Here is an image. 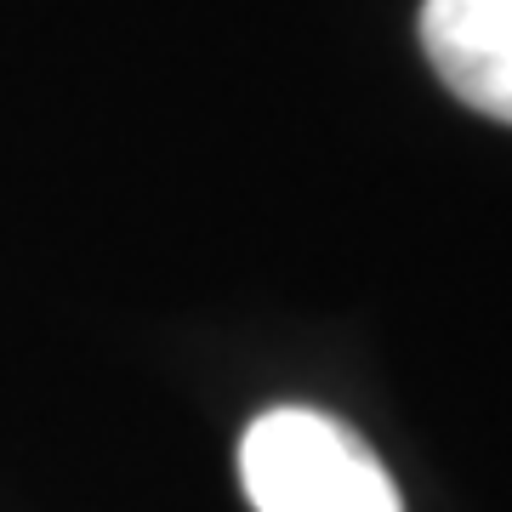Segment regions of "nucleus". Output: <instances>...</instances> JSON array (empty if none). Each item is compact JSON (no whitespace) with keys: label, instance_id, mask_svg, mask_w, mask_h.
<instances>
[{"label":"nucleus","instance_id":"f257e3e1","mask_svg":"<svg viewBox=\"0 0 512 512\" xmlns=\"http://www.w3.org/2000/svg\"><path fill=\"white\" fill-rule=\"evenodd\" d=\"M239 484L256 512H404L376 450L308 404L262 410L245 427Z\"/></svg>","mask_w":512,"mask_h":512},{"label":"nucleus","instance_id":"f03ea898","mask_svg":"<svg viewBox=\"0 0 512 512\" xmlns=\"http://www.w3.org/2000/svg\"><path fill=\"white\" fill-rule=\"evenodd\" d=\"M421 52L467 109L512 126V0H427Z\"/></svg>","mask_w":512,"mask_h":512}]
</instances>
